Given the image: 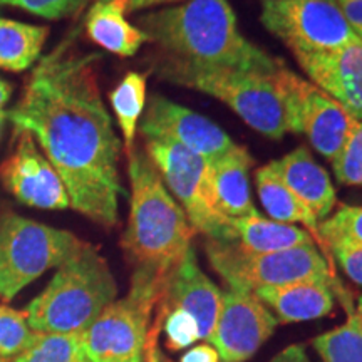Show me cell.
Segmentation results:
<instances>
[{"mask_svg":"<svg viewBox=\"0 0 362 362\" xmlns=\"http://www.w3.org/2000/svg\"><path fill=\"white\" fill-rule=\"evenodd\" d=\"M101 2H107V0H101ZM173 2H185V0H126V13L141 11V8L156 7L161 4H173Z\"/></svg>","mask_w":362,"mask_h":362,"instance_id":"35","label":"cell"},{"mask_svg":"<svg viewBox=\"0 0 362 362\" xmlns=\"http://www.w3.org/2000/svg\"><path fill=\"white\" fill-rule=\"evenodd\" d=\"M88 37L104 51L119 57H131L149 42L141 29L126 19V0H98L84 21Z\"/></svg>","mask_w":362,"mask_h":362,"instance_id":"20","label":"cell"},{"mask_svg":"<svg viewBox=\"0 0 362 362\" xmlns=\"http://www.w3.org/2000/svg\"><path fill=\"white\" fill-rule=\"evenodd\" d=\"M143 138H163L178 143L210 163H215L235 146L233 139L208 117L171 99L153 94L139 119Z\"/></svg>","mask_w":362,"mask_h":362,"instance_id":"14","label":"cell"},{"mask_svg":"<svg viewBox=\"0 0 362 362\" xmlns=\"http://www.w3.org/2000/svg\"><path fill=\"white\" fill-rule=\"evenodd\" d=\"M8 116H7V111L0 110V138H2V133H4V128H6V123H7Z\"/></svg>","mask_w":362,"mask_h":362,"instance_id":"38","label":"cell"},{"mask_svg":"<svg viewBox=\"0 0 362 362\" xmlns=\"http://www.w3.org/2000/svg\"><path fill=\"white\" fill-rule=\"evenodd\" d=\"M155 309H181L198 322L200 339L208 341L221 309V291L200 269L193 247L171 272Z\"/></svg>","mask_w":362,"mask_h":362,"instance_id":"16","label":"cell"},{"mask_svg":"<svg viewBox=\"0 0 362 362\" xmlns=\"http://www.w3.org/2000/svg\"><path fill=\"white\" fill-rule=\"evenodd\" d=\"M153 71L163 81L220 99L267 138L280 139L288 133L282 98L272 74L197 64L165 54L155 59Z\"/></svg>","mask_w":362,"mask_h":362,"instance_id":"5","label":"cell"},{"mask_svg":"<svg viewBox=\"0 0 362 362\" xmlns=\"http://www.w3.org/2000/svg\"><path fill=\"white\" fill-rule=\"evenodd\" d=\"M49 33L51 29L47 25L0 17V69L7 72L30 69L42 54Z\"/></svg>","mask_w":362,"mask_h":362,"instance_id":"23","label":"cell"},{"mask_svg":"<svg viewBox=\"0 0 362 362\" xmlns=\"http://www.w3.org/2000/svg\"><path fill=\"white\" fill-rule=\"evenodd\" d=\"M86 245L67 230L39 223L12 211L0 214V298L12 300L22 288L57 269Z\"/></svg>","mask_w":362,"mask_h":362,"instance_id":"7","label":"cell"},{"mask_svg":"<svg viewBox=\"0 0 362 362\" xmlns=\"http://www.w3.org/2000/svg\"><path fill=\"white\" fill-rule=\"evenodd\" d=\"M260 22L293 54L336 51L359 40L336 0H262Z\"/></svg>","mask_w":362,"mask_h":362,"instance_id":"10","label":"cell"},{"mask_svg":"<svg viewBox=\"0 0 362 362\" xmlns=\"http://www.w3.org/2000/svg\"><path fill=\"white\" fill-rule=\"evenodd\" d=\"M116 296L110 264L96 247L86 243L57 267L47 287L25 309L27 320L34 332L83 336Z\"/></svg>","mask_w":362,"mask_h":362,"instance_id":"4","label":"cell"},{"mask_svg":"<svg viewBox=\"0 0 362 362\" xmlns=\"http://www.w3.org/2000/svg\"><path fill=\"white\" fill-rule=\"evenodd\" d=\"M272 78L282 98L288 131L305 134L315 151L332 161L346 141L352 116L336 99L285 64Z\"/></svg>","mask_w":362,"mask_h":362,"instance_id":"11","label":"cell"},{"mask_svg":"<svg viewBox=\"0 0 362 362\" xmlns=\"http://www.w3.org/2000/svg\"><path fill=\"white\" fill-rule=\"evenodd\" d=\"M277 319L253 292L226 288L221 309L208 342L223 362H245L277 329Z\"/></svg>","mask_w":362,"mask_h":362,"instance_id":"13","label":"cell"},{"mask_svg":"<svg viewBox=\"0 0 362 362\" xmlns=\"http://www.w3.org/2000/svg\"><path fill=\"white\" fill-rule=\"evenodd\" d=\"M34 336L25 310L0 305V357L12 361L30 346Z\"/></svg>","mask_w":362,"mask_h":362,"instance_id":"28","label":"cell"},{"mask_svg":"<svg viewBox=\"0 0 362 362\" xmlns=\"http://www.w3.org/2000/svg\"><path fill=\"white\" fill-rule=\"evenodd\" d=\"M0 362H12L11 359H4V357H0Z\"/></svg>","mask_w":362,"mask_h":362,"instance_id":"40","label":"cell"},{"mask_svg":"<svg viewBox=\"0 0 362 362\" xmlns=\"http://www.w3.org/2000/svg\"><path fill=\"white\" fill-rule=\"evenodd\" d=\"M88 0H0V6L16 7L47 21H61L76 16Z\"/></svg>","mask_w":362,"mask_h":362,"instance_id":"30","label":"cell"},{"mask_svg":"<svg viewBox=\"0 0 362 362\" xmlns=\"http://www.w3.org/2000/svg\"><path fill=\"white\" fill-rule=\"evenodd\" d=\"M233 243L250 253H272L315 243L307 230L259 215L228 218Z\"/></svg>","mask_w":362,"mask_h":362,"instance_id":"21","label":"cell"},{"mask_svg":"<svg viewBox=\"0 0 362 362\" xmlns=\"http://www.w3.org/2000/svg\"><path fill=\"white\" fill-rule=\"evenodd\" d=\"M129 216L121 247L134 272L166 277L192 248L197 233L144 148L128 153Z\"/></svg>","mask_w":362,"mask_h":362,"instance_id":"3","label":"cell"},{"mask_svg":"<svg viewBox=\"0 0 362 362\" xmlns=\"http://www.w3.org/2000/svg\"><path fill=\"white\" fill-rule=\"evenodd\" d=\"M99 61V54H81L66 39L37 62L7 116L33 134L64 181L72 210L112 228L124 194L123 148L101 96Z\"/></svg>","mask_w":362,"mask_h":362,"instance_id":"1","label":"cell"},{"mask_svg":"<svg viewBox=\"0 0 362 362\" xmlns=\"http://www.w3.org/2000/svg\"><path fill=\"white\" fill-rule=\"evenodd\" d=\"M144 151L160 171L166 188L187 214L189 223L208 240L233 242L228 218L218 214L211 197L210 163L178 143L144 138Z\"/></svg>","mask_w":362,"mask_h":362,"instance_id":"9","label":"cell"},{"mask_svg":"<svg viewBox=\"0 0 362 362\" xmlns=\"http://www.w3.org/2000/svg\"><path fill=\"white\" fill-rule=\"evenodd\" d=\"M325 250L329 243L344 242L362 247V206L339 205L336 214L319 223Z\"/></svg>","mask_w":362,"mask_h":362,"instance_id":"29","label":"cell"},{"mask_svg":"<svg viewBox=\"0 0 362 362\" xmlns=\"http://www.w3.org/2000/svg\"><path fill=\"white\" fill-rule=\"evenodd\" d=\"M0 183L17 202L40 210L71 208L64 181L33 134L16 128V146L0 165Z\"/></svg>","mask_w":362,"mask_h":362,"instance_id":"12","label":"cell"},{"mask_svg":"<svg viewBox=\"0 0 362 362\" xmlns=\"http://www.w3.org/2000/svg\"><path fill=\"white\" fill-rule=\"evenodd\" d=\"M354 312V315H356V319L359 320V324L362 325V296L357 298V304H356V309L352 310Z\"/></svg>","mask_w":362,"mask_h":362,"instance_id":"37","label":"cell"},{"mask_svg":"<svg viewBox=\"0 0 362 362\" xmlns=\"http://www.w3.org/2000/svg\"><path fill=\"white\" fill-rule=\"evenodd\" d=\"M206 257L214 270L230 288L253 292L260 287L309 282H329L337 285L332 264L322 250L310 243L282 252L250 253L233 242H206Z\"/></svg>","mask_w":362,"mask_h":362,"instance_id":"6","label":"cell"},{"mask_svg":"<svg viewBox=\"0 0 362 362\" xmlns=\"http://www.w3.org/2000/svg\"><path fill=\"white\" fill-rule=\"evenodd\" d=\"M143 357H136V359H131V361H124V362H141Z\"/></svg>","mask_w":362,"mask_h":362,"instance_id":"39","label":"cell"},{"mask_svg":"<svg viewBox=\"0 0 362 362\" xmlns=\"http://www.w3.org/2000/svg\"><path fill=\"white\" fill-rule=\"evenodd\" d=\"M138 29L165 56L181 61L260 74H274L284 64L243 37L228 0H185L144 13Z\"/></svg>","mask_w":362,"mask_h":362,"instance_id":"2","label":"cell"},{"mask_svg":"<svg viewBox=\"0 0 362 362\" xmlns=\"http://www.w3.org/2000/svg\"><path fill=\"white\" fill-rule=\"evenodd\" d=\"M257 192H259L260 202L272 220L280 223H302L309 228V233L320 245V250H325V245L319 233V221L314 214L307 208L304 202H300L291 192V188L279 178L272 165L262 166L255 171Z\"/></svg>","mask_w":362,"mask_h":362,"instance_id":"22","label":"cell"},{"mask_svg":"<svg viewBox=\"0 0 362 362\" xmlns=\"http://www.w3.org/2000/svg\"><path fill=\"white\" fill-rule=\"evenodd\" d=\"M181 362H220V356L214 346L200 344L181 357Z\"/></svg>","mask_w":362,"mask_h":362,"instance_id":"33","label":"cell"},{"mask_svg":"<svg viewBox=\"0 0 362 362\" xmlns=\"http://www.w3.org/2000/svg\"><path fill=\"white\" fill-rule=\"evenodd\" d=\"M334 284L309 280L282 287H260L253 293L274 310L277 322L292 324L329 315L334 309Z\"/></svg>","mask_w":362,"mask_h":362,"instance_id":"19","label":"cell"},{"mask_svg":"<svg viewBox=\"0 0 362 362\" xmlns=\"http://www.w3.org/2000/svg\"><path fill=\"white\" fill-rule=\"evenodd\" d=\"M312 344L324 362H362V325L352 310L346 324L320 334Z\"/></svg>","mask_w":362,"mask_h":362,"instance_id":"26","label":"cell"},{"mask_svg":"<svg viewBox=\"0 0 362 362\" xmlns=\"http://www.w3.org/2000/svg\"><path fill=\"white\" fill-rule=\"evenodd\" d=\"M312 84L336 99L347 115L362 121V42L329 52L296 54Z\"/></svg>","mask_w":362,"mask_h":362,"instance_id":"15","label":"cell"},{"mask_svg":"<svg viewBox=\"0 0 362 362\" xmlns=\"http://www.w3.org/2000/svg\"><path fill=\"white\" fill-rule=\"evenodd\" d=\"M330 163L339 183L362 187V121L352 117L346 141Z\"/></svg>","mask_w":362,"mask_h":362,"instance_id":"27","label":"cell"},{"mask_svg":"<svg viewBox=\"0 0 362 362\" xmlns=\"http://www.w3.org/2000/svg\"><path fill=\"white\" fill-rule=\"evenodd\" d=\"M270 165L298 200L305 203L319 223L332 214L337 205L336 188L327 171L305 146L296 148L280 160L270 161Z\"/></svg>","mask_w":362,"mask_h":362,"instance_id":"17","label":"cell"},{"mask_svg":"<svg viewBox=\"0 0 362 362\" xmlns=\"http://www.w3.org/2000/svg\"><path fill=\"white\" fill-rule=\"evenodd\" d=\"M12 94V84L7 83L6 79L0 78V110H4V106L8 103Z\"/></svg>","mask_w":362,"mask_h":362,"instance_id":"36","label":"cell"},{"mask_svg":"<svg viewBox=\"0 0 362 362\" xmlns=\"http://www.w3.org/2000/svg\"><path fill=\"white\" fill-rule=\"evenodd\" d=\"M146 74L131 71L110 93L111 107L123 133L126 155L134 148L139 119L146 107Z\"/></svg>","mask_w":362,"mask_h":362,"instance_id":"24","label":"cell"},{"mask_svg":"<svg viewBox=\"0 0 362 362\" xmlns=\"http://www.w3.org/2000/svg\"><path fill=\"white\" fill-rule=\"evenodd\" d=\"M168 277L133 272L128 296L111 302L83 334L90 362H124L143 357L153 310Z\"/></svg>","mask_w":362,"mask_h":362,"instance_id":"8","label":"cell"},{"mask_svg":"<svg viewBox=\"0 0 362 362\" xmlns=\"http://www.w3.org/2000/svg\"><path fill=\"white\" fill-rule=\"evenodd\" d=\"M336 4L352 33L362 42V0H336Z\"/></svg>","mask_w":362,"mask_h":362,"instance_id":"32","label":"cell"},{"mask_svg":"<svg viewBox=\"0 0 362 362\" xmlns=\"http://www.w3.org/2000/svg\"><path fill=\"white\" fill-rule=\"evenodd\" d=\"M12 362H90L83 336L35 332L30 346Z\"/></svg>","mask_w":362,"mask_h":362,"instance_id":"25","label":"cell"},{"mask_svg":"<svg viewBox=\"0 0 362 362\" xmlns=\"http://www.w3.org/2000/svg\"><path fill=\"white\" fill-rule=\"evenodd\" d=\"M269 362H310V359L304 347L298 346V344H293V346H288L284 351H280Z\"/></svg>","mask_w":362,"mask_h":362,"instance_id":"34","label":"cell"},{"mask_svg":"<svg viewBox=\"0 0 362 362\" xmlns=\"http://www.w3.org/2000/svg\"><path fill=\"white\" fill-rule=\"evenodd\" d=\"M327 252L334 255L337 264L344 270V274L349 277L352 282L362 287V247L352 245V243L336 242L329 243Z\"/></svg>","mask_w":362,"mask_h":362,"instance_id":"31","label":"cell"},{"mask_svg":"<svg viewBox=\"0 0 362 362\" xmlns=\"http://www.w3.org/2000/svg\"><path fill=\"white\" fill-rule=\"evenodd\" d=\"M253 158L245 146H235L210 165L211 197L218 214L226 218L259 215L252 202L248 173Z\"/></svg>","mask_w":362,"mask_h":362,"instance_id":"18","label":"cell"}]
</instances>
